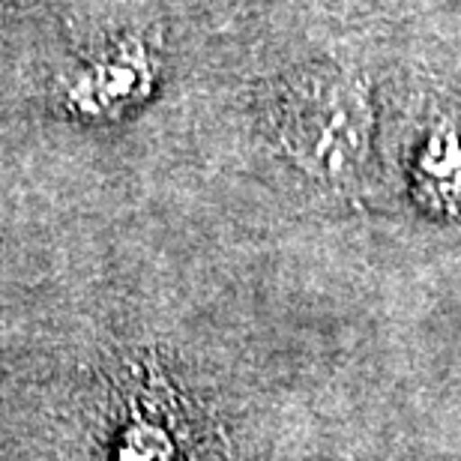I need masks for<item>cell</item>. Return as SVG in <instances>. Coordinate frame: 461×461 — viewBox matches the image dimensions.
I'll return each instance as SVG.
<instances>
[{
    "mask_svg": "<svg viewBox=\"0 0 461 461\" xmlns=\"http://www.w3.org/2000/svg\"><path fill=\"white\" fill-rule=\"evenodd\" d=\"M276 132L312 180L348 189L363 177L372 153V99L363 81L342 69L300 72L276 99Z\"/></svg>",
    "mask_w": 461,
    "mask_h": 461,
    "instance_id": "6da1fadb",
    "label": "cell"
},
{
    "mask_svg": "<svg viewBox=\"0 0 461 461\" xmlns=\"http://www.w3.org/2000/svg\"><path fill=\"white\" fill-rule=\"evenodd\" d=\"M156 76L153 51L141 36H123L105 45L69 78L67 94L76 108L87 112H117L144 99Z\"/></svg>",
    "mask_w": 461,
    "mask_h": 461,
    "instance_id": "7a4b0ae2",
    "label": "cell"
},
{
    "mask_svg": "<svg viewBox=\"0 0 461 461\" xmlns=\"http://www.w3.org/2000/svg\"><path fill=\"white\" fill-rule=\"evenodd\" d=\"M411 189L429 213L461 219V126L438 117L411 159Z\"/></svg>",
    "mask_w": 461,
    "mask_h": 461,
    "instance_id": "3957f363",
    "label": "cell"
}]
</instances>
